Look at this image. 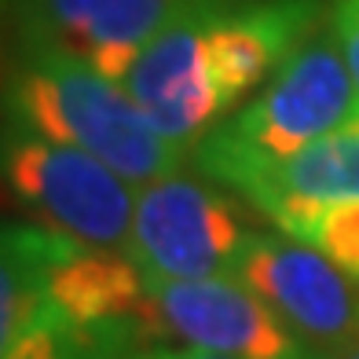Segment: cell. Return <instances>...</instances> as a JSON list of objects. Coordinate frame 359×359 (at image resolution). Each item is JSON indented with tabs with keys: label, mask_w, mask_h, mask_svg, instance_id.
Segmentation results:
<instances>
[{
	"label": "cell",
	"mask_w": 359,
	"mask_h": 359,
	"mask_svg": "<svg viewBox=\"0 0 359 359\" xmlns=\"http://www.w3.org/2000/svg\"><path fill=\"white\" fill-rule=\"evenodd\" d=\"M0 114L100 158L133 187L180 169L184 151L158 133L125 85L44 44H15Z\"/></svg>",
	"instance_id": "obj_1"
},
{
	"label": "cell",
	"mask_w": 359,
	"mask_h": 359,
	"mask_svg": "<svg viewBox=\"0 0 359 359\" xmlns=\"http://www.w3.org/2000/svg\"><path fill=\"white\" fill-rule=\"evenodd\" d=\"M355 114L359 92L330 15L283 62V70L260 88L257 100L220 121L191 154L202 176L224 184L246 165L279 161L304 151L308 143L348 125Z\"/></svg>",
	"instance_id": "obj_2"
},
{
	"label": "cell",
	"mask_w": 359,
	"mask_h": 359,
	"mask_svg": "<svg viewBox=\"0 0 359 359\" xmlns=\"http://www.w3.org/2000/svg\"><path fill=\"white\" fill-rule=\"evenodd\" d=\"M0 184L41 227L77 246L128 253L133 184L70 143H55L0 114Z\"/></svg>",
	"instance_id": "obj_3"
},
{
	"label": "cell",
	"mask_w": 359,
	"mask_h": 359,
	"mask_svg": "<svg viewBox=\"0 0 359 359\" xmlns=\"http://www.w3.org/2000/svg\"><path fill=\"white\" fill-rule=\"evenodd\" d=\"M246 238L250 227L238 205L209 184V176L176 169L140 187L128 257L147 286L220 279L235 275Z\"/></svg>",
	"instance_id": "obj_4"
},
{
	"label": "cell",
	"mask_w": 359,
	"mask_h": 359,
	"mask_svg": "<svg viewBox=\"0 0 359 359\" xmlns=\"http://www.w3.org/2000/svg\"><path fill=\"white\" fill-rule=\"evenodd\" d=\"M231 279L250 286L312 359L359 341V283L308 242L250 231Z\"/></svg>",
	"instance_id": "obj_5"
},
{
	"label": "cell",
	"mask_w": 359,
	"mask_h": 359,
	"mask_svg": "<svg viewBox=\"0 0 359 359\" xmlns=\"http://www.w3.org/2000/svg\"><path fill=\"white\" fill-rule=\"evenodd\" d=\"M151 290V341L227 359H312L275 312L231 275Z\"/></svg>",
	"instance_id": "obj_6"
},
{
	"label": "cell",
	"mask_w": 359,
	"mask_h": 359,
	"mask_svg": "<svg viewBox=\"0 0 359 359\" xmlns=\"http://www.w3.org/2000/svg\"><path fill=\"white\" fill-rule=\"evenodd\" d=\"M187 0H4L15 44H44L125 85L133 62Z\"/></svg>",
	"instance_id": "obj_7"
},
{
	"label": "cell",
	"mask_w": 359,
	"mask_h": 359,
	"mask_svg": "<svg viewBox=\"0 0 359 359\" xmlns=\"http://www.w3.org/2000/svg\"><path fill=\"white\" fill-rule=\"evenodd\" d=\"M205 0H187L172 22L140 52L125 77L128 95L151 118V125L176 151L191 154L227 114L205 70L202 44Z\"/></svg>",
	"instance_id": "obj_8"
},
{
	"label": "cell",
	"mask_w": 359,
	"mask_h": 359,
	"mask_svg": "<svg viewBox=\"0 0 359 359\" xmlns=\"http://www.w3.org/2000/svg\"><path fill=\"white\" fill-rule=\"evenodd\" d=\"M48 312L77 334L136 348L151 341V290L128 253L70 242L48 279Z\"/></svg>",
	"instance_id": "obj_9"
},
{
	"label": "cell",
	"mask_w": 359,
	"mask_h": 359,
	"mask_svg": "<svg viewBox=\"0 0 359 359\" xmlns=\"http://www.w3.org/2000/svg\"><path fill=\"white\" fill-rule=\"evenodd\" d=\"M224 187L242 194L268 220H275L286 205L297 202L359 198V114L297 154L231 172Z\"/></svg>",
	"instance_id": "obj_10"
},
{
	"label": "cell",
	"mask_w": 359,
	"mask_h": 359,
	"mask_svg": "<svg viewBox=\"0 0 359 359\" xmlns=\"http://www.w3.org/2000/svg\"><path fill=\"white\" fill-rule=\"evenodd\" d=\"M67 246L41 224L0 220V359L48 316V279Z\"/></svg>",
	"instance_id": "obj_11"
},
{
	"label": "cell",
	"mask_w": 359,
	"mask_h": 359,
	"mask_svg": "<svg viewBox=\"0 0 359 359\" xmlns=\"http://www.w3.org/2000/svg\"><path fill=\"white\" fill-rule=\"evenodd\" d=\"M283 235L308 242L359 283V198L345 202H297L271 220Z\"/></svg>",
	"instance_id": "obj_12"
},
{
	"label": "cell",
	"mask_w": 359,
	"mask_h": 359,
	"mask_svg": "<svg viewBox=\"0 0 359 359\" xmlns=\"http://www.w3.org/2000/svg\"><path fill=\"white\" fill-rule=\"evenodd\" d=\"M133 359H227V355H209V352H187V348H172V345H151L136 352Z\"/></svg>",
	"instance_id": "obj_13"
},
{
	"label": "cell",
	"mask_w": 359,
	"mask_h": 359,
	"mask_svg": "<svg viewBox=\"0 0 359 359\" xmlns=\"http://www.w3.org/2000/svg\"><path fill=\"white\" fill-rule=\"evenodd\" d=\"M334 22L359 29V0H334Z\"/></svg>",
	"instance_id": "obj_14"
},
{
	"label": "cell",
	"mask_w": 359,
	"mask_h": 359,
	"mask_svg": "<svg viewBox=\"0 0 359 359\" xmlns=\"http://www.w3.org/2000/svg\"><path fill=\"white\" fill-rule=\"evenodd\" d=\"M323 359H359V341L348 345V348H341V352H334V355H323Z\"/></svg>",
	"instance_id": "obj_15"
}]
</instances>
